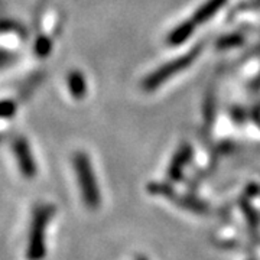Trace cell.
<instances>
[{"label":"cell","instance_id":"1","mask_svg":"<svg viewBox=\"0 0 260 260\" xmlns=\"http://www.w3.org/2000/svg\"><path fill=\"white\" fill-rule=\"evenodd\" d=\"M55 214V207L51 204H39L32 213L29 227L26 259L44 260L47 256V227Z\"/></svg>","mask_w":260,"mask_h":260},{"label":"cell","instance_id":"4","mask_svg":"<svg viewBox=\"0 0 260 260\" xmlns=\"http://www.w3.org/2000/svg\"><path fill=\"white\" fill-rule=\"evenodd\" d=\"M197 54H198V49L194 51V52H189V54H186V55L178 58V59L172 61V62H169V64L164 65L162 68H159L156 73H153L152 75H149L148 80H146V83H145V87H146L148 90H152V88H155V87L160 85V84L164 83L167 78L172 77V75H175L177 73H179V71H182L184 68H186L188 65L194 61Z\"/></svg>","mask_w":260,"mask_h":260},{"label":"cell","instance_id":"7","mask_svg":"<svg viewBox=\"0 0 260 260\" xmlns=\"http://www.w3.org/2000/svg\"><path fill=\"white\" fill-rule=\"evenodd\" d=\"M189 158V149H184L178 153L172 165L169 168V175L172 179H179L181 178V172H182V168L185 165V162Z\"/></svg>","mask_w":260,"mask_h":260},{"label":"cell","instance_id":"9","mask_svg":"<svg viewBox=\"0 0 260 260\" xmlns=\"http://www.w3.org/2000/svg\"><path fill=\"white\" fill-rule=\"evenodd\" d=\"M16 112V104L12 100H3L0 102V117L2 119H8L12 117Z\"/></svg>","mask_w":260,"mask_h":260},{"label":"cell","instance_id":"6","mask_svg":"<svg viewBox=\"0 0 260 260\" xmlns=\"http://www.w3.org/2000/svg\"><path fill=\"white\" fill-rule=\"evenodd\" d=\"M224 3H225V0H210V2H207L204 6L197 12L195 22H204L207 19H210L213 15L217 13V10L220 9Z\"/></svg>","mask_w":260,"mask_h":260},{"label":"cell","instance_id":"2","mask_svg":"<svg viewBox=\"0 0 260 260\" xmlns=\"http://www.w3.org/2000/svg\"><path fill=\"white\" fill-rule=\"evenodd\" d=\"M73 167L78 179L84 204L90 210H97L102 204V192L94 175V169L88 155L84 152H77L73 156Z\"/></svg>","mask_w":260,"mask_h":260},{"label":"cell","instance_id":"5","mask_svg":"<svg viewBox=\"0 0 260 260\" xmlns=\"http://www.w3.org/2000/svg\"><path fill=\"white\" fill-rule=\"evenodd\" d=\"M68 88H70V93L71 95L77 99V100H81L85 91H87V84H85V78L80 71H71L68 74Z\"/></svg>","mask_w":260,"mask_h":260},{"label":"cell","instance_id":"3","mask_svg":"<svg viewBox=\"0 0 260 260\" xmlns=\"http://www.w3.org/2000/svg\"><path fill=\"white\" fill-rule=\"evenodd\" d=\"M12 150L13 155L16 158V164H18L19 171L22 174V177L26 179H34L38 174V167L32 149L29 142L25 138H16L13 145H12Z\"/></svg>","mask_w":260,"mask_h":260},{"label":"cell","instance_id":"8","mask_svg":"<svg viewBox=\"0 0 260 260\" xmlns=\"http://www.w3.org/2000/svg\"><path fill=\"white\" fill-rule=\"evenodd\" d=\"M52 51V41L45 35H39L35 42V54L39 58H45Z\"/></svg>","mask_w":260,"mask_h":260}]
</instances>
